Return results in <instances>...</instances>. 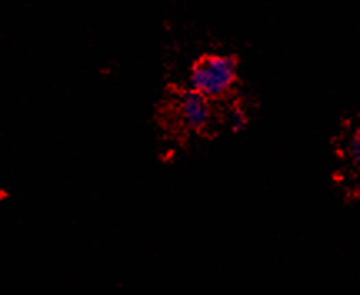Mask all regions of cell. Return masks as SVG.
Wrapping results in <instances>:
<instances>
[{
  "mask_svg": "<svg viewBox=\"0 0 360 295\" xmlns=\"http://www.w3.org/2000/svg\"><path fill=\"white\" fill-rule=\"evenodd\" d=\"M191 91L215 102L226 99L237 84V59L224 54H207L192 65Z\"/></svg>",
  "mask_w": 360,
  "mask_h": 295,
  "instance_id": "obj_1",
  "label": "cell"
},
{
  "mask_svg": "<svg viewBox=\"0 0 360 295\" xmlns=\"http://www.w3.org/2000/svg\"><path fill=\"white\" fill-rule=\"evenodd\" d=\"M167 115L173 129L184 134H200L208 129L214 119V107L211 100L187 88L172 95L167 107Z\"/></svg>",
  "mask_w": 360,
  "mask_h": 295,
  "instance_id": "obj_2",
  "label": "cell"
},
{
  "mask_svg": "<svg viewBox=\"0 0 360 295\" xmlns=\"http://www.w3.org/2000/svg\"><path fill=\"white\" fill-rule=\"evenodd\" d=\"M347 155H348V161L352 162V165H354L357 170H360V127L350 135V139H348Z\"/></svg>",
  "mask_w": 360,
  "mask_h": 295,
  "instance_id": "obj_3",
  "label": "cell"
}]
</instances>
